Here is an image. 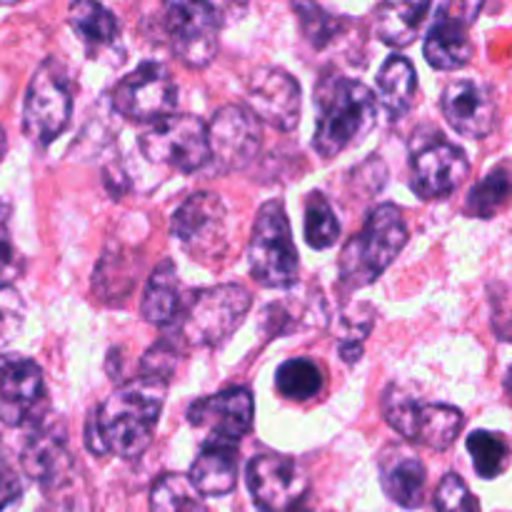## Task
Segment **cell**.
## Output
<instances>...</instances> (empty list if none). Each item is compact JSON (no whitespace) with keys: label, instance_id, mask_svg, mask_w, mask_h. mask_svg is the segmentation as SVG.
<instances>
[{"label":"cell","instance_id":"cell-31","mask_svg":"<svg viewBox=\"0 0 512 512\" xmlns=\"http://www.w3.org/2000/svg\"><path fill=\"white\" fill-rule=\"evenodd\" d=\"M150 512H210L183 475H163L150 493Z\"/></svg>","mask_w":512,"mask_h":512},{"label":"cell","instance_id":"cell-22","mask_svg":"<svg viewBox=\"0 0 512 512\" xmlns=\"http://www.w3.org/2000/svg\"><path fill=\"white\" fill-rule=\"evenodd\" d=\"M185 305L188 303H183V290H180V278L173 263H163L160 268H155L143 293V303H140L143 318L150 325L168 328L175 320H183Z\"/></svg>","mask_w":512,"mask_h":512},{"label":"cell","instance_id":"cell-2","mask_svg":"<svg viewBox=\"0 0 512 512\" xmlns=\"http://www.w3.org/2000/svg\"><path fill=\"white\" fill-rule=\"evenodd\" d=\"M315 108H318V123H315L313 148L323 158H335L355 140L370 133L378 115V95L360 80L335 75L320 80L315 88Z\"/></svg>","mask_w":512,"mask_h":512},{"label":"cell","instance_id":"cell-10","mask_svg":"<svg viewBox=\"0 0 512 512\" xmlns=\"http://www.w3.org/2000/svg\"><path fill=\"white\" fill-rule=\"evenodd\" d=\"M113 105L135 123H160L178 108V85L165 65L148 60L115 85Z\"/></svg>","mask_w":512,"mask_h":512},{"label":"cell","instance_id":"cell-20","mask_svg":"<svg viewBox=\"0 0 512 512\" xmlns=\"http://www.w3.org/2000/svg\"><path fill=\"white\" fill-rule=\"evenodd\" d=\"M20 465L25 475L43 485L45 490H55L68 483V475L73 473V460H70L63 428L40 423L25 440Z\"/></svg>","mask_w":512,"mask_h":512},{"label":"cell","instance_id":"cell-12","mask_svg":"<svg viewBox=\"0 0 512 512\" xmlns=\"http://www.w3.org/2000/svg\"><path fill=\"white\" fill-rule=\"evenodd\" d=\"M245 478L255 505L263 512H295L308 493V478L298 463L278 453L255 455Z\"/></svg>","mask_w":512,"mask_h":512},{"label":"cell","instance_id":"cell-28","mask_svg":"<svg viewBox=\"0 0 512 512\" xmlns=\"http://www.w3.org/2000/svg\"><path fill=\"white\" fill-rule=\"evenodd\" d=\"M133 278H135V258H130L123 248H115L113 253H105L100 258L98 268L93 275V288L100 298L108 303V300L118 298V303H123L120 298L133 290Z\"/></svg>","mask_w":512,"mask_h":512},{"label":"cell","instance_id":"cell-8","mask_svg":"<svg viewBox=\"0 0 512 512\" xmlns=\"http://www.w3.org/2000/svg\"><path fill=\"white\" fill-rule=\"evenodd\" d=\"M73 95L63 68L55 60H45L35 70L23 105V133L35 145H50L70 123Z\"/></svg>","mask_w":512,"mask_h":512},{"label":"cell","instance_id":"cell-16","mask_svg":"<svg viewBox=\"0 0 512 512\" xmlns=\"http://www.w3.org/2000/svg\"><path fill=\"white\" fill-rule=\"evenodd\" d=\"M248 108L263 123L290 133L300 120L298 80L283 68H258L248 80Z\"/></svg>","mask_w":512,"mask_h":512},{"label":"cell","instance_id":"cell-29","mask_svg":"<svg viewBox=\"0 0 512 512\" xmlns=\"http://www.w3.org/2000/svg\"><path fill=\"white\" fill-rule=\"evenodd\" d=\"M275 388L283 398L305 403L320 395L323 390V373L318 365L308 358H290L275 373Z\"/></svg>","mask_w":512,"mask_h":512},{"label":"cell","instance_id":"cell-3","mask_svg":"<svg viewBox=\"0 0 512 512\" xmlns=\"http://www.w3.org/2000/svg\"><path fill=\"white\" fill-rule=\"evenodd\" d=\"M405 243H408V225L403 213L390 203L378 205L368 215L360 233H355L340 253V283L348 290L373 285L403 253Z\"/></svg>","mask_w":512,"mask_h":512},{"label":"cell","instance_id":"cell-6","mask_svg":"<svg viewBox=\"0 0 512 512\" xmlns=\"http://www.w3.org/2000/svg\"><path fill=\"white\" fill-rule=\"evenodd\" d=\"M383 415L395 433L430 450H448L463 430V413L458 408L420 403L398 385L385 390Z\"/></svg>","mask_w":512,"mask_h":512},{"label":"cell","instance_id":"cell-7","mask_svg":"<svg viewBox=\"0 0 512 512\" xmlns=\"http://www.w3.org/2000/svg\"><path fill=\"white\" fill-rule=\"evenodd\" d=\"M170 235L198 263H213L228 248V208L215 193H195L183 200L170 220Z\"/></svg>","mask_w":512,"mask_h":512},{"label":"cell","instance_id":"cell-14","mask_svg":"<svg viewBox=\"0 0 512 512\" xmlns=\"http://www.w3.org/2000/svg\"><path fill=\"white\" fill-rule=\"evenodd\" d=\"M45 408V380L38 363L23 355L0 358V423L23 428L35 423Z\"/></svg>","mask_w":512,"mask_h":512},{"label":"cell","instance_id":"cell-26","mask_svg":"<svg viewBox=\"0 0 512 512\" xmlns=\"http://www.w3.org/2000/svg\"><path fill=\"white\" fill-rule=\"evenodd\" d=\"M512 203V160H503L495 168L488 170V175L478 180L470 188L465 198V213L473 218L490 220Z\"/></svg>","mask_w":512,"mask_h":512},{"label":"cell","instance_id":"cell-32","mask_svg":"<svg viewBox=\"0 0 512 512\" xmlns=\"http://www.w3.org/2000/svg\"><path fill=\"white\" fill-rule=\"evenodd\" d=\"M340 223L323 193H310L305 200V240L310 248L328 250L338 243Z\"/></svg>","mask_w":512,"mask_h":512},{"label":"cell","instance_id":"cell-25","mask_svg":"<svg viewBox=\"0 0 512 512\" xmlns=\"http://www.w3.org/2000/svg\"><path fill=\"white\" fill-rule=\"evenodd\" d=\"M415 88H418V75H415L413 63L403 55H390L378 73V100L388 110L390 118L398 120L408 113Z\"/></svg>","mask_w":512,"mask_h":512},{"label":"cell","instance_id":"cell-19","mask_svg":"<svg viewBox=\"0 0 512 512\" xmlns=\"http://www.w3.org/2000/svg\"><path fill=\"white\" fill-rule=\"evenodd\" d=\"M443 115L450 128L465 138L480 140L490 135L498 123L495 98L478 80H453L443 90Z\"/></svg>","mask_w":512,"mask_h":512},{"label":"cell","instance_id":"cell-35","mask_svg":"<svg viewBox=\"0 0 512 512\" xmlns=\"http://www.w3.org/2000/svg\"><path fill=\"white\" fill-rule=\"evenodd\" d=\"M435 512H480V503L460 475L448 473L435 490Z\"/></svg>","mask_w":512,"mask_h":512},{"label":"cell","instance_id":"cell-4","mask_svg":"<svg viewBox=\"0 0 512 512\" xmlns=\"http://www.w3.org/2000/svg\"><path fill=\"white\" fill-rule=\"evenodd\" d=\"M250 275L265 288H290L298 283L300 263L288 213L280 200H268L258 210L248 243Z\"/></svg>","mask_w":512,"mask_h":512},{"label":"cell","instance_id":"cell-18","mask_svg":"<svg viewBox=\"0 0 512 512\" xmlns=\"http://www.w3.org/2000/svg\"><path fill=\"white\" fill-rule=\"evenodd\" d=\"M193 428L208 430V438L238 443L253 428V395L248 388H228L188 408Z\"/></svg>","mask_w":512,"mask_h":512},{"label":"cell","instance_id":"cell-33","mask_svg":"<svg viewBox=\"0 0 512 512\" xmlns=\"http://www.w3.org/2000/svg\"><path fill=\"white\" fill-rule=\"evenodd\" d=\"M370 328H373V310L365 305H355V308L345 310L343 323H340V343L338 353L348 365L358 363L363 355V343L368 338Z\"/></svg>","mask_w":512,"mask_h":512},{"label":"cell","instance_id":"cell-37","mask_svg":"<svg viewBox=\"0 0 512 512\" xmlns=\"http://www.w3.org/2000/svg\"><path fill=\"white\" fill-rule=\"evenodd\" d=\"M18 270H20L18 255H15L5 230L0 228V288H3V285H10V280L18 275Z\"/></svg>","mask_w":512,"mask_h":512},{"label":"cell","instance_id":"cell-5","mask_svg":"<svg viewBox=\"0 0 512 512\" xmlns=\"http://www.w3.org/2000/svg\"><path fill=\"white\" fill-rule=\"evenodd\" d=\"M250 305H253V295L243 285L228 283L198 290L185 305L180 335L190 345H200V348L223 345L240 328Z\"/></svg>","mask_w":512,"mask_h":512},{"label":"cell","instance_id":"cell-27","mask_svg":"<svg viewBox=\"0 0 512 512\" xmlns=\"http://www.w3.org/2000/svg\"><path fill=\"white\" fill-rule=\"evenodd\" d=\"M70 25H73L75 33L83 38V43L88 48H105V45H113L115 38L120 33V25L115 20V15L108 8L98 3H83L70 5Z\"/></svg>","mask_w":512,"mask_h":512},{"label":"cell","instance_id":"cell-39","mask_svg":"<svg viewBox=\"0 0 512 512\" xmlns=\"http://www.w3.org/2000/svg\"><path fill=\"white\" fill-rule=\"evenodd\" d=\"M5 150H8V138H5V130L0 128V160H3Z\"/></svg>","mask_w":512,"mask_h":512},{"label":"cell","instance_id":"cell-36","mask_svg":"<svg viewBox=\"0 0 512 512\" xmlns=\"http://www.w3.org/2000/svg\"><path fill=\"white\" fill-rule=\"evenodd\" d=\"M25 325V303L13 285L0 288V348L13 343Z\"/></svg>","mask_w":512,"mask_h":512},{"label":"cell","instance_id":"cell-38","mask_svg":"<svg viewBox=\"0 0 512 512\" xmlns=\"http://www.w3.org/2000/svg\"><path fill=\"white\" fill-rule=\"evenodd\" d=\"M20 495H23V483H20L18 475L8 465L0 463V512L8 508V505L18 503Z\"/></svg>","mask_w":512,"mask_h":512},{"label":"cell","instance_id":"cell-40","mask_svg":"<svg viewBox=\"0 0 512 512\" xmlns=\"http://www.w3.org/2000/svg\"><path fill=\"white\" fill-rule=\"evenodd\" d=\"M505 388H508V393L512 395V368L508 370V378H505Z\"/></svg>","mask_w":512,"mask_h":512},{"label":"cell","instance_id":"cell-15","mask_svg":"<svg viewBox=\"0 0 512 512\" xmlns=\"http://www.w3.org/2000/svg\"><path fill=\"white\" fill-rule=\"evenodd\" d=\"M210 158L225 170H240L258 155L263 130L260 120L243 105H225L208 125Z\"/></svg>","mask_w":512,"mask_h":512},{"label":"cell","instance_id":"cell-13","mask_svg":"<svg viewBox=\"0 0 512 512\" xmlns=\"http://www.w3.org/2000/svg\"><path fill=\"white\" fill-rule=\"evenodd\" d=\"M470 163L463 148L448 143L443 135L423 140L410 160V180L413 190L423 200H443L468 180Z\"/></svg>","mask_w":512,"mask_h":512},{"label":"cell","instance_id":"cell-30","mask_svg":"<svg viewBox=\"0 0 512 512\" xmlns=\"http://www.w3.org/2000/svg\"><path fill=\"white\" fill-rule=\"evenodd\" d=\"M468 453L473 458L475 473L483 480H495L508 470L510 445L505 435L493 430H475L468 438Z\"/></svg>","mask_w":512,"mask_h":512},{"label":"cell","instance_id":"cell-23","mask_svg":"<svg viewBox=\"0 0 512 512\" xmlns=\"http://www.w3.org/2000/svg\"><path fill=\"white\" fill-rule=\"evenodd\" d=\"M380 485L383 493L395 505L405 510H418L425 498V468L413 455L398 453L395 458L383 460L380 468Z\"/></svg>","mask_w":512,"mask_h":512},{"label":"cell","instance_id":"cell-24","mask_svg":"<svg viewBox=\"0 0 512 512\" xmlns=\"http://www.w3.org/2000/svg\"><path fill=\"white\" fill-rule=\"evenodd\" d=\"M430 10H433V5L418 3V0L383 3L375 10V33L390 48H408L418 38L420 25Z\"/></svg>","mask_w":512,"mask_h":512},{"label":"cell","instance_id":"cell-34","mask_svg":"<svg viewBox=\"0 0 512 512\" xmlns=\"http://www.w3.org/2000/svg\"><path fill=\"white\" fill-rule=\"evenodd\" d=\"M293 10L298 13L305 38H308L315 48H325V45L340 33V23H338L340 18L330 15L328 10H323L320 5L295 3Z\"/></svg>","mask_w":512,"mask_h":512},{"label":"cell","instance_id":"cell-17","mask_svg":"<svg viewBox=\"0 0 512 512\" xmlns=\"http://www.w3.org/2000/svg\"><path fill=\"white\" fill-rule=\"evenodd\" d=\"M480 13V5H440L438 20L428 30L423 53L433 68L438 70H458L468 65L473 58V43H470L468 28L475 15Z\"/></svg>","mask_w":512,"mask_h":512},{"label":"cell","instance_id":"cell-21","mask_svg":"<svg viewBox=\"0 0 512 512\" xmlns=\"http://www.w3.org/2000/svg\"><path fill=\"white\" fill-rule=\"evenodd\" d=\"M238 450V443H230V440H205L188 475L193 488L210 498L233 493L238 483Z\"/></svg>","mask_w":512,"mask_h":512},{"label":"cell","instance_id":"cell-9","mask_svg":"<svg viewBox=\"0 0 512 512\" xmlns=\"http://www.w3.org/2000/svg\"><path fill=\"white\" fill-rule=\"evenodd\" d=\"M140 153L155 165L195 173L210 160L208 125L195 115H170L140 138Z\"/></svg>","mask_w":512,"mask_h":512},{"label":"cell","instance_id":"cell-11","mask_svg":"<svg viewBox=\"0 0 512 512\" xmlns=\"http://www.w3.org/2000/svg\"><path fill=\"white\" fill-rule=\"evenodd\" d=\"M165 35L180 63L205 68L218 53V10L208 3H170L165 8Z\"/></svg>","mask_w":512,"mask_h":512},{"label":"cell","instance_id":"cell-1","mask_svg":"<svg viewBox=\"0 0 512 512\" xmlns=\"http://www.w3.org/2000/svg\"><path fill=\"white\" fill-rule=\"evenodd\" d=\"M168 385L153 375H140L120 385L103 400L85 428V445L93 455L135 460L148 450L163 413Z\"/></svg>","mask_w":512,"mask_h":512}]
</instances>
